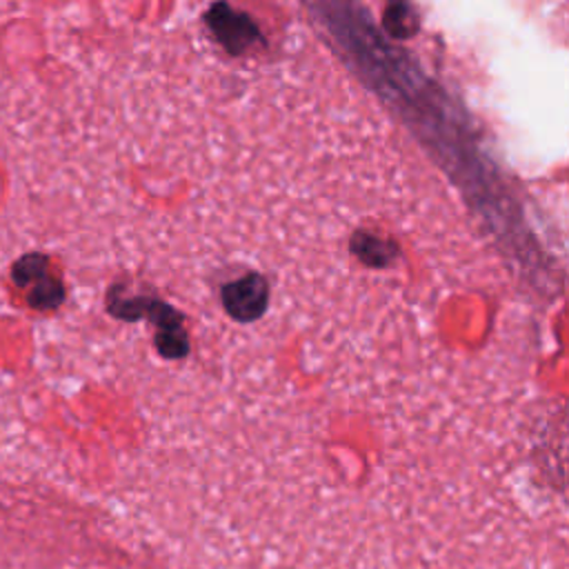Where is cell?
Returning a JSON list of instances; mask_svg holds the SVG:
<instances>
[{
	"label": "cell",
	"instance_id": "1",
	"mask_svg": "<svg viewBox=\"0 0 569 569\" xmlns=\"http://www.w3.org/2000/svg\"><path fill=\"white\" fill-rule=\"evenodd\" d=\"M204 18L211 24L216 40L229 53L238 56L247 51L253 42H262V36L251 18L238 9H231L227 2H216Z\"/></svg>",
	"mask_w": 569,
	"mask_h": 569
},
{
	"label": "cell",
	"instance_id": "2",
	"mask_svg": "<svg viewBox=\"0 0 569 569\" xmlns=\"http://www.w3.org/2000/svg\"><path fill=\"white\" fill-rule=\"evenodd\" d=\"M267 300H269L267 278L258 273H247V276H240L238 280H231L222 293V302L227 311L242 322L260 318L262 311H267Z\"/></svg>",
	"mask_w": 569,
	"mask_h": 569
},
{
	"label": "cell",
	"instance_id": "3",
	"mask_svg": "<svg viewBox=\"0 0 569 569\" xmlns=\"http://www.w3.org/2000/svg\"><path fill=\"white\" fill-rule=\"evenodd\" d=\"M16 280L29 293V305L51 309L62 300V284L47 271L44 258H24L16 267Z\"/></svg>",
	"mask_w": 569,
	"mask_h": 569
},
{
	"label": "cell",
	"instance_id": "4",
	"mask_svg": "<svg viewBox=\"0 0 569 569\" xmlns=\"http://www.w3.org/2000/svg\"><path fill=\"white\" fill-rule=\"evenodd\" d=\"M400 4L402 7H398V2H393V7L387 11V27L396 38H407L409 31L416 27V13L407 4V0H400Z\"/></svg>",
	"mask_w": 569,
	"mask_h": 569
}]
</instances>
